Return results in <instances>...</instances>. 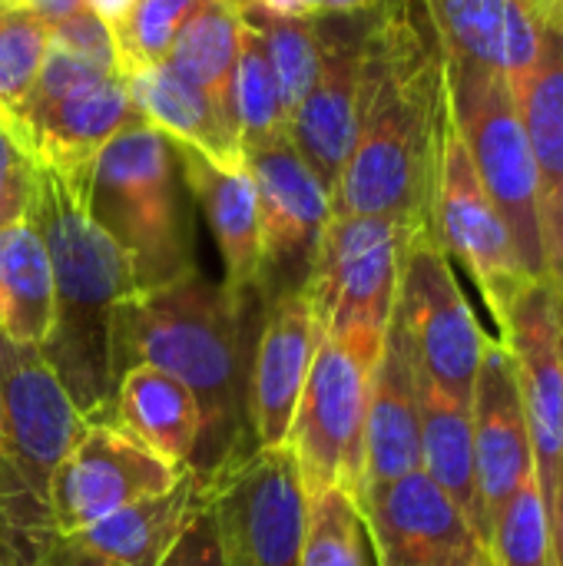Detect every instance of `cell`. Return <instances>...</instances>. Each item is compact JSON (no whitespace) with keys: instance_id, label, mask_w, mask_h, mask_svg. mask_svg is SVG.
<instances>
[{"instance_id":"6da1fadb","label":"cell","mask_w":563,"mask_h":566,"mask_svg":"<svg viewBox=\"0 0 563 566\" xmlns=\"http://www.w3.org/2000/svg\"><path fill=\"white\" fill-rule=\"evenodd\" d=\"M445 119V60L421 0H378L365 36L358 136L332 192V216L431 229Z\"/></svg>"},{"instance_id":"7a4b0ae2","label":"cell","mask_w":563,"mask_h":566,"mask_svg":"<svg viewBox=\"0 0 563 566\" xmlns=\"http://www.w3.org/2000/svg\"><path fill=\"white\" fill-rule=\"evenodd\" d=\"M246 312L249 298L192 269L163 289L129 295L113 315V388L133 365L179 378L199 405V444L189 468L202 478L256 448L246 418L252 355L246 348Z\"/></svg>"},{"instance_id":"3957f363","label":"cell","mask_w":563,"mask_h":566,"mask_svg":"<svg viewBox=\"0 0 563 566\" xmlns=\"http://www.w3.org/2000/svg\"><path fill=\"white\" fill-rule=\"evenodd\" d=\"M90 172L37 166L27 219L43 239L53 279V322L40 348L86 424L110 421V335L119 302L136 295L123 249L86 206Z\"/></svg>"},{"instance_id":"277c9868","label":"cell","mask_w":563,"mask_h":566,"mask_svg":"<svg viewBox=\"0 0 563 566\" xmlns=\"http://www.w3.org/2000/svg\"><path fill=\"white\" fill-rule=\"evenodd\" d=\"M86 421L40 355L0 335V521L17 566L56 541L50 484Z\"/></svg>"},{"instance_id":"5b68a950","label":"cell","mask_w":563,"mask_h":566,"mask_svg":"<svg viewBox=\"0 0 563 566\" xmlns=\"http://www.w3.org/2000/svg\"><path fill=\"white\" fill-rule=\"evenodd\" d=\"M86 206L123 249L136 292L163 289L196 269L179 149L149 123L126 126L100 149Z\"/></svg>"},{"instance_id":"8992f818","label":"cell","mask_w":563,"mask_h":566,"mask_svg":"<svg viewBox=\"0 0 563 566\" xmlns=\"http://www.w3.org/2000/svg\"><path fill=\"white\" fill-rule=\"evenodd\" d=\"M448 113L468 146L475 172L488 189L491 202L504 216L518 255L534 282L548 279L544 242H541V209H538V166L528 136V123L518 99V83L445 56Z\"/></svg>"},{"instance_id":"52a82bcc","label":"cell","mask_w":563,"mask_h":566,"mask_svg":"<svg viewBox=\"0 0 563 566\" xmlns=\"http://www.w3.org/2000/svg\"><path fill=\"white\" fill-rule=\"evenodd\" d=\"M408 229L372 216H332L305 292L322 335L378 361L402 282Z\"/></svg>"},{"instance_id":"ba28073f","label":"cell","mask_w":563,"mask_h":566,"mask_svg":"<svg viewBox=\"0 0 563 566\" xmlns=\"http://www.w3.org/2000/svg\"><path fill=\"white\" fill-rule=\"evenodd\" d=\"M222 566H299L305 488L289 444L252 448L206 478Z\"/></svg>"},{"instance_id":"9c48e42d","label":"cell","mask_w":563,"mask_h":566,"mask_svg":"<svg viewBox=\"0 0 563 566\" xmlns=\"http://www.w3.org/2000/svg\"><path fill=\"white\" fill-rule=\"evenodd\" d=\"M375 361L322 335L289 428L305 497L338 488L358 497L365 471V408Z\"/></svg>"},{"instance_id":"30bf717a","label":"cell","mask_w":563,"mask_h":566,"mask_svg":"<svg viewBox=\"0 0 563 566\" xmlns=\"http://www.w3.org/2000/svg\"><path fill=\"white\" fill-rule=\"evenodd\" d=\"M395 318L415 348L421 375L468 405L491 335L481 328L435 229H418L405 242Z\"/></svg>"},{"instance_id":"8fae6325","label":"cell","mask_w":563,"mask_h":566,"mask_svg":"<svg viewBox=\"0 0 563 566\" xmlns=\"http://www.w3.org/2000/svg\"><path fill=\"white\" fill-rule=\"evenodd\" d=\"M431 229L445 255L471 275L494 322H501L514 305V298L534 279L528 275L518 255L504 216L498 212V206L491 202L488 189L478 179L451 113L445 119L441 149H438Z\"/></svg>"},{"instance_id":"7c38bea8","label":"cell","mask_w":563,"mask_h":566,"mask_svg":"<svg viewBox=\"0 0 563 566\" xmlns=\"http://www.w3.org/2000/svg\"><path fill=\"white\" fill-rule=\"evenodd\" d=\"M246 169L259 199L262 295L272 298L305 285L332 219V196L289 136L246 149Z\"/></svg>"},{"instance_id":"4fadbf2b","label":"cell","mask_w":563,"mask_h":566,"mask_svg":"<svg viewBox=\"0 0 563 566\" xmlns=\"http://www.w3.org/2000/svg\"><path fill=\"white\" fill-rule=\"evenodd\" d=\"M179 478V468L159 461L116 424H86L50 484L53 534L73 537L126 504L169 491Z\"/></svg>"},{"instance_id":"5bb4252c","label":"cell","mask_w":563,"mask_h":566,"mask_svg":"<svg viewBox=\"0 0 563 566\" xmlns=\"http://www.w3.org/2000/svg\"><path fill=\"white\" fill-rule=\"evenodd\" d=\"M372 10L358 13H322V60L312 90L289 123V139L329 196L352 156L358 136L362 106V70H365V36L372 27Z\"/></svg>"},{"instance_id":"9a60e30c","label":"cell","mask_w":563,"mask_h":566,"mask_svg":"<svg viewBox=\"0 0 563 566\" xmlns=\"http://www.w3.org/2000/svg\"><path fill=\"white\" fill-rule=\"evenodd\" d=\"M358 504L378 566H494L481 534L425 471L365 491Z\"/></svg>"},{"instance_id":"2e32d148","label":"cell","mask_w":563,"mask_h":566,"mask_svg":"<svg viewBox=\"0 0 563 566\" xmlns=\"http://www.w3.org/2000/svg\"><path fill=\"white\" fill-rule=\"evenodd\" d=\"M563 292L554 289L548 279L531 282L508 315L498 322V338L504 342L528 424L534 441V461H538V481L551 511L554 488H557V461H561L563 441Z\"/></svg>"},{"instance_id":"e0dca14e","label":"cell","mask_w":563,"mask_h":566,"mask_svg":"<svg viewBox=\"0 0 563 566\" xmlns=\"http://www.w3.org/2000/svg\"><path fill=\"white\" fill-rule=\"evenodd\" d=\"M40 169L90 172L100 149L126 126L143 123L119 73H100L76 86L27 96L10 116Z\"/></svg>"},{"instance_id":"ac0fdd59","label":"cell","mask_w":563,"mask_h":566,"mask_svg":"<svg viewBox=\"0 0 563 566\" xmlns=\"http://www.w3.org/2000/svg\"><path fill=\"white\" fill-rule=\"evenodd\" d=\"M322 325L305 285L269 298L259 338L249 355L246 418L256 448H282L305 388Z\"/></svg>"},{"instance_id":"d6986e66","label":"cell","mask_w":563,"mask_h":566,"mask_svg":"<svg viewBox=\"0 0 563 566\" xmlns=\"http://www.w3.org/2000/svg\"><path fill=\"white\" fill-rule=\"evenodd\" d=\"M468 408H471V434H475L478 491H481L484 524L491 527L498 507L528 478L538 474L521 385L501 338H491L484 348Z\"/></svg>"},{"instance_id":"ffe728a7","label":"cell","mask_w":563,"mask_h":566,"mask_svg":"<svg viewBox=\"0 0 563 566\" xmlns=\"http://www.w3.org/2000/svg\"><path fill=\"white\" fill-rule=\"evenodd\" d=\"M445 56L521 83L548 53L554 30L528 0H421Z\"/></svg>"},{"instance_id":"44dd1931","label":"cell","mask_w":563,"mask_h":566,"mask_svg":"<svg viewBox=\"0 0 563 566\" xmlns=\"http://www.w3.org/2000/svg\"><path fill=\"white\" fill-rule=\"evenodd\" d=\"M421 368L415 348L392 315L382 355L372 368L368 408H365V471L362 491L392 484L411 471H421V411H418Z\"/></svg>"},{"instance_id":"7402d4cb","label":"cell","mask_w":563,"mask_h":566,"mask_svg":"<svg viewBox=\"0 0 563 566\" xmlns=\"http://www.w3.org/2000/svg\"><path fill=\"white\" fill-rule=\"evenodd\" d=\"M183 163L186 189L196 196L212 239L222 255V285L249 298L262 295V232H259V199L249 169H219L199 153L176 146Z\"/></svg>"},{"instance_id":"603a6c76","label":"cell","mask_w":563,"mask_h":566,"mask_svg":"<svg viewBox=\"0 0 563 566\" xmlns=\"http://www.w3.org/2000/svg\"><path fill=\"white\" fill-rule=\"evenodd\" d=\"M202 507H206V478L186 468L169 491L126 504L123 511L63 541L116 566H159L173 557V551L196 524Z\"/></svg>"},{"instance_id":"cb8c5ba5","label":"cell","mask_w":563,"mask_h":566,"mask_svg":"<svg viewBox=\"0 0 563 566\" xmlns=\"http://www.w3.org/2000/svg\"><path fill=\"white\" fill-rule=\"evenodd\" d=\"M538 166V209L548 282L563 292V43L551 36L544 60L518 83Z\"/></svg>"},{"instance_id":"d4e9b609","label":"cell","mask_w":563,"mask_h":566,"mask_svg":"<svg viewBox=\"0 0 563 566\" xmlns=\"http://www.w3.org/2000/svg\"><path fill=\"white\" fill-rule=\"evenodd\" d=\"M110 424L179 471L196 458L199 405L192 391L163 368L133 365L116 378Z\"/></svg>"},{"instance_id":"484cf974","label":"cell","mask_w":563,"mask_h":566,"mask_svg":"<svg viewBox=\"0 0 563 566\" xmlns=\"http://www.w3.org/2000/svg\"><path fill=\"white\" fill-rule=\"evenodd\" d=\"M126 90L143 123L169 136L176 146L199 153L219 169H246V153L229 116L166 63L129 73Z\"/></svg>"},{"instance_id":"4316f807","label":"cell","mask_w":563,"mask_h":566,"mask_svg":"<svg viewBox=\"0 0 563 566\" xmlns=\"http://www.w3.org/2000/svg\"><path fill=\"white\" fill-rule=\"evenodd\" d=\"M418 411H421V471L451 497V504L471 521V527L488 544V524H484L478 464H475L471 408L445 395L421 375Z\"/></svg>"},{"instance_id":"83f0119b","label":"cell","mask_w":563,"mask_h":566,"mask_svg":"<svg viewBox=\"0 0 563 566\" xmlns=\"http://www.w3.org/2000/svg\"><path fill=\"white\" fill-rule=\"evenodd\" d=\"M53 322V279L30 219L0 229V335L43 348Z\"/></svg>"},{"instance_id":"f1b7e54d","label":"cell","mask_w":563,"mask_h":566,"mask_svg":"<svg viewBox=\"0 0 563 566\" xmlns=\"http://www.w3.org/2000/svg\"><path fill=\"white\" fill-rule=\"evenodd\" d=\"M242 40V3L239 0H199L192 17L183 23L166 66L196 86L216 109L232 119V70Z\"/></svg>"},{"instance_id":"f546056e","label":"cell","mask_w":563,"mask_h":566,"mask_svg":"<svg viewBox=\"0 0 563 566\" xmlns=\"http://www.w3.org/2000/svg\"><path fill=\"white\" fill-rule=\"evenodd\" d=\"M232 119L236 133L246 149H256L262 143H272L279 136H289V123L279 99V83L269 63L265 40L252 20L242 13V40L239 56L232 70Z\"/></svg>"},{"instance_id":"4dcf8cb0","label":"cell","mask_w":563,"mask_h":566,"mask_svg":"<svg viewBox=\"0 0 563 566\" xmlns=\"http://www.w3.org/2000/svg\"><path fill=\"white\" fill-rule=\"evenodd\" d=\"M299 566H378L368 521L355 494L329 488L305 497Z\"/></svg>"},{"instance_id":"1f68e13d","label":"cell","mask_w":563,"mask_h":566,"mask_svg":"<svg viewBox=\"0 0 563 566\" xmlns=\"http://www.w3.org/2000/svg\"><path fill=\"white\" fill-rule=\"evenodd\" d=\"M246 20H252L265 40L269 63L279 83V99L285 123H292L295 109L302 106L305 93L312 90L319 76L322 60V36H319V17H282L269 13L256 3H242Z\"/></svg>"},{"instance_id":"d6a6232c","label":"cell","mask_w":563,"mask_h":566,"mask_svg":"<svg viewBox=\"0 0 563 566\" xmlns=\"http://www.w3.org/2000/svg\"><path fill=\"white\" fill-rule=\"evenodd\" d=\"M488 554L494 566H554L551 511L538 474L528 478L491 517Z\"/></svg>"},{"instance_id":"836d02e7","label":"cell","mask_w":563,"mask_h":566,"mask_svg":"<svg viewBox=\"0 0 563 566\" xmlns=\"http://www.w3.org/2000/svg\"><path fill=\"white\" fill-rule=\"evenodd\" d=\"M50 27L23 3L0 0V116H13L33 90Z\"/></svg>"},{"instance_id":"e575fe53","label":"cell","mask_w":563,"mask_h":566,"mask_svg":"<svg viewBox=\"0 0 563 566\" xmlns=\"http://www.w3.org/2000/svg\"><path fill=\"white\" fill-rule=\"evenodd\" d=\"M199 0H136L123 23L113 30L119 76L166 63L183 23L192 17Z\"/></svg>"},{"instance_id":"d590c367","label":"cell","mask_w":563,"mask_h":566,"mask_svg":"<svg viewBox=\"0 0 563 566\" xmlns=\"http://www.w3.org/2000/svg\"><path fill=\"white\" fill-rule=\"evenodd\" d=\"M33 566H116L96 554H86L80 551L76 544L56 537L46 554L37 560ZM159 566H222V557H219V544H216V531H212V521L202 507V514L196 517V524L186 531V537L179 541V547L173 551V557L166 564Z\"/></svg>"},{"instance_id":"8d00e7d4","label":"cell","mask_w":563,"mask_h":566,"mask_svg":"<svg viewBox=\"0 0 563 566\" xmlns=\"http://www.w3.org/2000/svg\"><path fill=\"white\" fill-rule=\"evenodd\" d=\"M33 182H37V163L27 153L13 123L0 116V229L27 219Z\"/></svg>"},{"instance_id":"74e56055","label":"cell","mask_w":563,"mask_h":566,"mask_svg":"<svg viewBox=\"0 0 563 566\" xmlns=\"http://www.w3.org/2000/svg\"><path fill=\"white\" fill-rule=\"evenodd\" d=\"M50 46H60L66 53H76L103 70H116L119 73V60H116V40L113 30L90 10H76L73 17H66L63 23L50 27Z\"/></svg>"},{"instance_id":"f35d334b","label":"cell","mask_w":563,"mask_h":566,"mask_svg":"<svg viewBox=\"0 0 563 566\" xmlns=\"http://www.w3.org/2000/svg\"><path fill=\"white\" fill-rule=\"evenodd\" d=\"M27 10H33L46 27H56V23H63L66 17H73L76 10H83V7H90L86 0H20Z\"/></svg>"},{"instance_id":"ab89813d","label":"cell","mask_w":563,"mask_h":566,"mask_svg":"<svg viewBox=\"0 0 563 566\" xmlns=\"http://www.w3.org/2000/svg\"><path fill=\"white\" fill-rule=\"evenodd\" d=\"M86 3H90V10H93L110 30H116V27L123 23V17L133 10L136 0H86Z\"/></svg>"},{"instance_id":"60d3db41","label":"cell","mask_w":563,"mask_h":566,"mask_svg":"<svg viewBox=\"0 0 563 566\" xmlns=\"http://www.w3.org/2000/svg\"><path fill=\"white\" fill-rule=\"evenodd\" d=\"M551 541H554V566H563V484L551 501Z\"/></svg>"},{"instance_id":"b9f144b4","label":"cell","mask_w":563,"mask_h":566,"mask_svg":"<svg viewBox=\"0 0 563 566\" xmlns=\"http://www.w3.org/2000/svg\"><path fill=\"white\" fill-rule=\"evenodd\" d=\"M378 0H312V13L322 17V13H358V10H368L375 7Z\"/></svg>"},{"instance_id":"7bdbcfd3","label":"cell","mask_w":563,"mask_h":566,"mask_svg":"<svg viewBox=\"0 0 563 566\" xmlns=\"http://www.w3.org/2000/svg\"><path fill=\"white\" fill-rule=\"evenodd\" d=\"M534 10H538V17L548 23V30H554V33H561L563 27V0H528Z\"/></svg>"},{"instance_id":"ee69618b","label":"cell","mask_w":563,"mask_h":566,"mask_svg":"<svg viewBox=\"0 0 563 566\" xmlns=\"http://www.w3.org/2000/svg\"><path fill=\"white\" fill-rule=\"evenodd\" d=\"M0 566H17L13 554H10V544H7V534H3V521H0Z\"/></svg>"},{"instance_id":"f6af8a7d","label":"cell","mask_w":563,"mask_h":566,"mask_svg":"<svg viewBox=\"0 0 563 566\" xmlns=\"http://www.w3.org/2000/svg\"><path fill=\"white\" fill-rule=\"evenodd\" d=\"M561 355H563V328H561ZM563 484V441H561V461H557V488ZM554 488V491H557Z\"/></svg>"},{"instance_id":"bcb514c9","label":"cell","mask_w":563,"mask_h":566,"mask_svg":"<svg viewBox=\"0 0 563 566\" xmlns=\"http://www.w3.org/2000/svg\"><path fill=\"white\" fill-rule=\"evenodd\" d=\"M3 3H20V0H3Z\"/></svg>"},{"instance_id":"7dc6e473","label":"cell","mask_w":563,"mask_h":566,"mask_svg":"<svg viewBox=\"0 0 563 566\" xmlns=\"http://www.w3.org/2000/svg\"><path fill=\"white\" fill-rule=\"evenodd\" d=\"M557 36H561V43H563V30H561V33H557Z\"/></svg>"},{"instance_id":"c3c4849f","label":"cell","mask_w":563,"mask_h":566,"mask_svg":"<svg viewBox=\"0 0 563 566\" xmlns=\"http://www.w3.org/2000/svg\"><path fill=\"white\" fill-rule=\"evenodd\" d=\"M239 3H242V0H239Z\"/></svg>"},{"instance_id":"681fc988","label":"cell","mask_w":563,"mask_h":566,"mask_svg":"<svg viewBox=\"0 0 563 566\" xmlns=\"http://www.w3.org/2000/svg\"><path fill=\"white\" fill-rule=\"evenodd\" d=\"M561 30H563V27H561Z\"/></svg>"}]
</instances>
